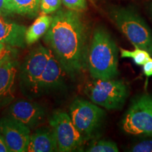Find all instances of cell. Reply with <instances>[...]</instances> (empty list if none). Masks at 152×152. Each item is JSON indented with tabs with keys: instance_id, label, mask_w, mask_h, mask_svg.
Instances as JSON below:
<instances>
[{
	"instance_id": "13",
	"label": "cell",
	"mask_w": 152,
	"mask_h": 152,
	"mask_svg": "<svg viewBox=\"0 0 152 152\" xmlns=\"http://www.w3.org/2000/svg\"><path fill=\"white\" fill-rule=\"evenodd\" d=\"M26 30V26L0 16V42L11 47L25 48L27 45Z\"/></svg>"
},
{
	"instance_id": "3",
	"label": "cell",
	"mask_w": 152,
	"mask_h": 152,
	"mask_svg": "<svg viewBox=\"0 0 152 152\" xmlns=\"http://www.w3.org/2000/svg\"><path fill=\"white\" fill-rule=\"evenodd\" d=\"M110 16L133 46L146 50L152 56V31L137 13L129 8H115Z\"/></svg>"
},
{
	"instance_id": "24",
	"label": "cell",
	"mask_w": 152,
	"mask_h": 152,
	"mask_svg": "<svg viewBox=\"0 0 152 152\" xmlns=\"http://www.w3.org/2000/svg\"><path fill=\"white\" fill-rule=\"evenodd\" d=\"M9 53V51L6 48L4 44L0 42V61Z\"/></svg>"
},
{
	"instance_id": "7",
	"label": "cell",
	"mask_w": 152,
	"mask_h": 152,
	"mask_svg": "<svg viewBox=\"0 0 152 152\" xmlns=\"http://www.w3.org/2000/svg\"><path fill=\"white\" fill-rule=\"evenodd\" d=\"M70 116L82 135L90 136L100 126L105 112L93 102L76 99L70 107Z\"/></svg>"
},
{
	"instance_id": "21",
	"label": "cell",
	"mask_w": 152,
	"mask_h": 152,
	"mask_svg": "<svg viewBox=\"0 0 152 152\" xmlns=\"http://www.w3.org/2000/svg\"><path fill=\"white\" fill-rule=\"evenodd\" d=\"M133 152H152V140H144L137 144L130 150Z\"/></svg>"
},
{
	"instance_id": "12",
	"label": "cell",
	"mask_w": 152,
	"mask_h": 152,
	"mask_svg": "<svg viewBox=\"0 0 152 152\" xmlns=\"http://www.w3.org/2000/svg\"><path fill=\"white\" fill-rule=\"evenodd\" d=\"M17 61L9 52L0 61V103L13 97Z\"/></svg>"
},
{
	"instance_id": "16",
	"label": "cell",
	"mask_w": 152,
	"mask_h": 152,
	"mask_svg": "<svg viewBox=\"0 0 152 152\" xmlns=\"http://www.w3.org/2000/svg\"><path fill=\"white\" fill-rule=\"evenodd\" d=\"M53 20V16L42 14L35 20L26 33V41L27 45H31L39 40L44 35L47 33L50 28Z\"/></svg>"
},
{
	"instance_id": "6",
	"label": "cell",
	"mask_w": 152,
	"mask_h": 152,
	"mask_svg": "<svg viewBox=\"0 0 152 152\" xmlns=\"http://www.w3.org/2000/svg\"><path fill=\"white\" fill-rule=\"evenodd\" d=\"M50 49L39 45L29 53L20 71V85L26 94H39V83L47 61Z\"/></svg>"
},
{
	"instance_id": "9",
	"label": "cell",
	"mask_w": 152,
	"mask_h": 152,
	"mask_svg": "<svg viewBox=\"0 0 152 152\" xmlns=\"http://www.w3.org/2000/svg\"><path fill=\"white\" fill-rule=\"evenodd\" d=\"M0 133L11 152L27 151L30 129L23 123L11 117L0 119Z\"/></svg>"
},
{
	"instance_id": "20",
	"label": "cell",
	"mask_w": 152,
	"mask_h": 152,
	"mask_svg": "<svg viewBox=\"0 0 152 152\" xmlns=\"http://www.w3.org/2000/svg\"><path fill=\"white\" fill-rule=\"evenodd\" d=\"M62 3L70 10L83 11L87 9L86 0H62Z\"/></svg>"
},
{
	"instance_id": "18",
	"label": "cell",
	"mask_w": 152,
	"mask_h": 152,
	"mask_svg": "<svg viewBox=\"0 0 152 152\" xmlns=\"http://www.w3.org/2000/svg\"><path fill=\"white\" fill-rule=\"evenodd\" d=\"M89 152H118V147L115 142L108 140L94 142L86 150Z\"/></svg>"
},
{
	"instance_id": "11",
	"label": "cell",
	"mask_w": 152,
	"mask_h": 152,
	"mask_svg": "<svg viewBox=\"0 0 152 152\" xmlns=\"http://www.w3.org/2000/svg\"><path fill=\"white\" fill-rule=\"evenodd\" d=\"M67 73L50 49V54L39 83V94L59 89L64 85Z\"/></svg>"
},
{
	"instance_id": "2",
	"label": "cell",
	"mask_w": 152,
	"mask_h": 152,
	"mask_svg": "<svg viewBox=\"0 0 152 152\" xmlns=\"http://www.w3.org/2000/svg\"><path fill=\"white\" fill-rule=\"evenodd\" d=\"M87 63L93 79H113L118 74L117 45L104 28L99 27L94 31Z\"/></svg>"
},
{
	"instance_id": "22",
	"label": "cell",
	"mask_w": 152,
	"mask_h": 152,
	"mask_svg": "<svg viewBox=\"0 0 152 152\" xmlns=\"http://www.w3.org/2000/svg\"><path fill=\"white\" fill-rule=\"evenodd\" d=\"M143 72L147 77L152 76V58L143 65Z\"/></svg>"
},
{
	"instance_id": "17",
	"label": "cell",
	"mask_w": 152,
	"mask_h": 152,
	"mask_svg": "<svg viewBox=\"0 0 152 152\" xmlns=\"http://www.w3.org/2000/svg\"><path fill=\"white\" fill-rule=\"evenodd\" d=\"M120 52L122 58H132L134 64L137 66H143L151 58V56L149 52L140 48H135L133 51H129L121 48Z\"/></svg>"
},
{
	"instance_id": "4",
	"label": "cell",
	"mask_w": 152,
	"mask_h": 152,
	"mask_svg": "<svg viewBox=\"0 0 152 152\" xmlns=\"http://www.w3.org/2000/svg\"><path fill=\"white\" fill-rule=\"evenodd\" d=\"M85 92L98 106L108 110L120 109L128 96V87L121 80L94 79L86 85Z\"/></svg>"
},
{
	"instance_id": "5",
	"label": "cell",
	"mask_w": 152,
	"mask_h": 152,
	"mask_svg": "<svg viewBox=\"0 0 152 152\" xmlns=\"http://www.w3.org/2000/svg\"><path fill=\"white\" fill-rule=\"evenodd\" d=\"M122 127L128 134L152 137V96L142 94L133 100Z\"/></svg>"
},
{
	"instance_id": "8",
	"label": "cell",
	"mask_w": 152,
	"mask_h": 152,
	"mask_svg": "<svg viewBox=\"0 0 152 152\" xmlns=\"http://www.w3.org/2000/svg\"><path fill=\"white\" fill-rule=\"evenodd\" d=\"M49 124L56 137L58 151H73L82 145L83 136L73 125L68 113L55 112L49 120Z\"/></svg>"
},
{
	"instance_id": "23",
	"label": "cell",
	"mask_w": 152,
	"mask_h": 152,
	"mask_svg": "<svg viewBox=\"0 0 152 152\" xmlns=\"http://www.w3.org/2000/svg\"><path fill=\"white\" fill-rule=\"evenodd\" d=\"M0 152H11L10 149L7 146L1 133H0Z\"/></svg>"
},
{
	"instance_id": "19",
	"label": "cell",
	"mask_w": 152,
	"mask_h": 152,
	"mask_svg": "<svg viewBox=\"0 0 152 152\" xmlns=\"http://www.w3.org/2000/svg\"><path fill=\"white\" fill-rule=\"evenodd\" d=\"M62 0H41L40 10L42 14H49L56 12L60 8Z\"/></svg>"
},
{
	"instance_id": "1",
	"label": "cell",
	"mask_w": 152,
	"mask_h": 152,
	"mask_svg": "<svg viewBox=\"0 0 152 152\" xmlns=\"http://www.w3.org/2000/svg\"><path fill=\"white\" fill-rule=\"evenodd\" d=\"M45 42L69 75H75L86 65L87 30L79 11H57Z\"/></svg>"
},
{
	"instance_id": "10",
	"label": "cell",
	"mask_w": 152,
	"mask_h": 152,
	"mask_svg": "<svg viewBox=\"0 0 152 152\" xmlns=\"http://www.w3.org/2000/svg\"><path fill=\"white\" fill-rule=\"evenodd\" d=\"M9 117L23 123L31 129L44 122L45 111L42 106L35 102L18 101L9 108Z\"/></svg>"
},
{
	"instance_id": "14",
	"label": "cell",
	"mask_w": 152,
	"mask_h": 152,
	"mask_svg": "<svg viewBox=\"0 0 152 152\" xmlns=\"http://www.w3.org/2000/svg\"><path fill=\"white\" fill-rule=\"evenodd\" d=\"M28 152L58 151L56 137L52 128H40L30 134Z\"/></svg>"
},
{
	"instance_id": "15",
	"label": "cell",
	"mask_w": 152,
	"mask_h": 152,
	"mask_svg": "<svg viewBox=\"0 0 152 152\" xmlns=\"http://www.w3.org/2000/svg\"><path fill=\"white\" fill-rule=\"evenodd\" d=\"M41 0H6V12L33 17L40 9Z\"/></svg>"
},
{
	"instance_id": "25",
	"label": "cell",
	"mask_w": 152,
	"mask_h": 152,
	"mask_svg": "<svg viewBox=\"0 0 152 152\" xmlns=\"http://www.w3.org/2000/svg\"><path fill=\"white\" fill-rule=\"evenodd\" d=\"M5 4L6 0H0V16H1L4 13L6 12Z\"/></svg>"
}]
</instances>
